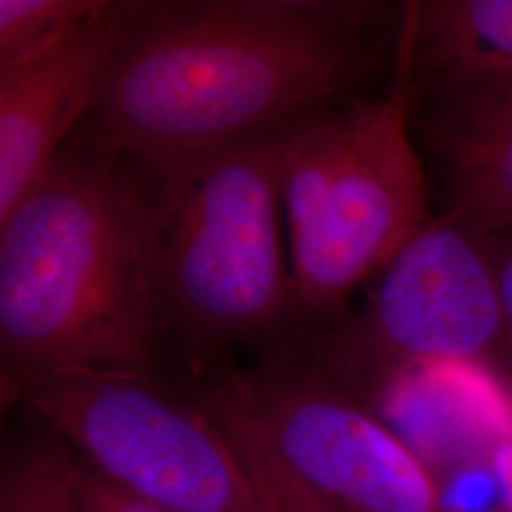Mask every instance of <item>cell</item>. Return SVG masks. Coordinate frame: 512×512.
Returning a JSON list of instances; mask_svg holds the SVG:
<instances>
[{
    "label": "cell",
    "mask_w": 512,
    "mask_h": 512,
    "mask_svg": "<svg viewBox=\"0 0 512 512\" xmlns=\"http://www.w3.org/2000/svg\"><path fill=\"white\" fill-rule=\"evenodd\" d=\"M289 131L224 148L158 175V272L169 353L183 370L253 349L304 348L281 203ZM150 167V165H148Z\"/></svg>",
    "instance_id": "cell-3"
},
{
    "label": "cell",
    "mask_w": 512,
    "mask_h": 512,
    "mask_svg": "<svg viewBox=\"0 0 512 512\" xmlns=\"http://www.w3.org/2000/svg\"><path fill=\"white\" fill-rule=\"evenodd\" d=\"M192 397V395H190ZM194 399V397H192ZM203 410L217 421L234 454L249 478V484L264 512H344L315 494L300 478L275 458L270 448L241 421L217 406L202 403Z\"/></svg>",
    "instance_id": "cell-14"
},
{
    "label": "cell",
    "mask_w": 512,
    "mask_h": 512,
    "mask_svg": "<svg viewBox=\"0 0 512 512\" xmlns=\"http://www.w3.org/2000/svg\"><path fill=\"white\" fill-rule=\"evenodd\" d=\"M249 427L296 478L344 512H446L439 480L376 410L304 349L192 366L171 378Z\"/></svg>",
    "instance_id": "cell-5"
},
{
    "label": "cell",
    "mask_w": 512,
    "mask_h": 512,
    "mask_svg": "<svg viewBox=\"0 0 512 512\" xmlns=\"http://www.w3.org/2000/svg\"><path fill=\"white\" fill-rule=\"evenodd\" d=\"M73 459L74 486L80 512H162L114 486L74 450Z\"/></svg>",
    "instance_id": "cell-16"
},
{
    "label": "cell",
    "mask_w": 512,
    "mask_h": 512,
    "mask_svg": "<svg viewBox=\"0 0 512 512\" xmlns=\"http://www.w3.org/2000/svg\"><path fill=\"white\" fill-rule=\"evenodd\" d=\"M412 42L404 12L387 92L361 95L289 131L281 203L294 302L311 336L348 317L353 291L435 219L433 188L410 122Z\"/></svg>",
    "instance_id": "cell-4"
},
{
    "label": "cell",
    "mask_w": 512,
    "mask_h": 512,
    "mask_svg": "<svg viewBox=\"0 0 512 512\" xmlns=\"http://www.w3.org/2000/svg\"><path fill=\"white\" fill-rule=\"evenodd\" d=\"M490 239L494 255L497 287L501 296V308L505 317V351L503 361L511 372L512 382V234H503Z\"/></svg>",
    "instance_id": "cell-17"
},
{
    "label": "cell",
    "mask_w": 512,
    "mask_h": 512,
    "mask_svg": "<svg viewBox=\"0 0 512 512\" xmlns=\"http://www.w3.org/2000/svg\"><path fill=\"white\" fill-rule=\"evenodd\" d=\"M370 406L439 482L512 444L511 382L486 363L412 366Z\"/></svg>",
    "instance_id": "cell-10"
},
{
    "label": "cell",
    "mask_w": 512,
    "mask_h": 512,
    "mask_svg": "<svg viewBox=\"0 0 512 512\" xmlns=\"http://www.w3.org/2000/svg\"><path fill=\"white\" fill-rule=\"evenodd\" d=\"M114 0H0V67L33 59L107 19Z\"/></svg>",
    "instance_id": "cell-13"
},
{
    "label": "cell",
    "mask_w": 512,
    "mask_h": 512,
    "mask_svg": "<svg viewBox=\"0 0 512 512\" xmlns=\"http://www.w3.org/2000/svg\"><path fill=\"white\" fill-rule=\"evenodd\" d=\"M0 512H80L74 486L73 450L38 423L4 458Z\"/></svg>",
    "instance_id": "cell-12"
},
{
    "label": "cell",
    "mask_w": 512,
    "mask_h": 512,
    "mask_svg": "<svg viewBox=\"0 0 512 512\" xmlns=\"http://www.w3.org/2000/svg\"><path fill=\"white\" fill-rule=\"evenodd\" d=\"M152 167L78 137L0 220V395L65 370L167 368Z\"/></svg>",
    "instance_id": "cell-2"
},
{
    "label": "cell",
    "mask_w": 512,
    "mask_h": 512,
    "mask_svg": "<svg viewBox=\"0 0 512 512\" xmlns=\"http://www.w3.org/2000/svg\"><path fill=\"white\" fill-rule=\"evenodd\" d=\"M446 512H512V444L442 482Z\"/></svg>",
    "instance_id": "cell-15"
},
{
    "label": "cell",
    "mask_w": 512,
    "mask_h": 512,
    "mask_svg": "<svg viewBox=\"0 0 512 512\" xmlns=\"http://www.w3.org/2000/svg\"><path fill=\"white\" fill-rule=\"evenodd\" d=\"M412 73L512 71V0L406 2Z\"/></svg>",
    "instance_id": "cell-11"
},
{
    "label": "cell",
    "mask_w": 512,
    "mask_h": 512,
    "mask_svg": "<svg viewBox=\"0 0 512 512\" xmlns=\"http://www.w3.org/2000/svg\"><path fill=\"white\" fill-rule=\"evenodd\" d=\"M410 122L433 165L435 217L482 238L512 234V71L412 73Z\"/></svg>",
    "instance_id": "cell-8"
},
{
    "label": "cell",
    "mask_w": 512,
    "mask_h": 512,
    "mask_svg": "<svg viewBox=\"0 0 512 512\" xmlns=\"http://www.w3.org/2000/svg\"><path fill=\"white\" fill-rule=\"evenodd\" d=\"M12 406L158 511L264 512L217 421L167 374L65 370Z\"/></svg>",
    "instance_id": "cell-6"
},
{
    "label": "cell",
    "mask_w": 512,
    "mask_h": 512,
    "mask_svg": "<svg viewBox=\"0 0 512 512\" xmlns=\"http://www.w3.org/2000/svg\"><path fill=\"white\" fill-rule=\"evenodd\" d=\"M378 277L363 310L302 348L366 404L412 366L503 359L490 239L435 217Z\"/></svg>",
    "instance_id": "cell-7"
},
{
    "label": "cell",
    "mask_w": 512,
    "mask_h": 512,
    "mask_svg": "<svg viewBox=\"0 0 512 512\" xmlns=\"http://www.w3.org/2000/svg\"><path fill=\"white\" fill-rule=\"evenodd\" d=\"M404 4L116 0L112 50L76 131L150 167L285 133L395 69Z\"/></svg>",
    "instance_id": "cell-1"
},
{
    "label": "cell",
    "mask_w": 512,
    "mask_h": 512,
    "mask_svg": "<svg viewBox=\"0 0 512 512\" xmlns=\"http://www.w3.org/2000/svg\"><path fill=\"white\" fill-rule=\"evenodd\" d=\"M110 14L55 50L0 67V220L50 173L90 114L112 50Z\"/></svg>",
    "instance_id": "cell-9"
}]
</instances>
